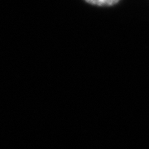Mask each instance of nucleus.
Wrapping results in <instances>:
<instances>
[{
    "label": "nucleus",
    "instance_id": "1",
    "mask_svg": "<svg viewBox=\"0 0 149 149\" xmlns=\"http://www.w3.org/2000/svg\"><path fill=\"white\" fill-rule=\"evenodd\" d=\"M88 3L100 7H110L115 5L120 0H85Z\"/></svg>",
    "mask_w": 149,
    "mask_h": 149
}]
</instances>
